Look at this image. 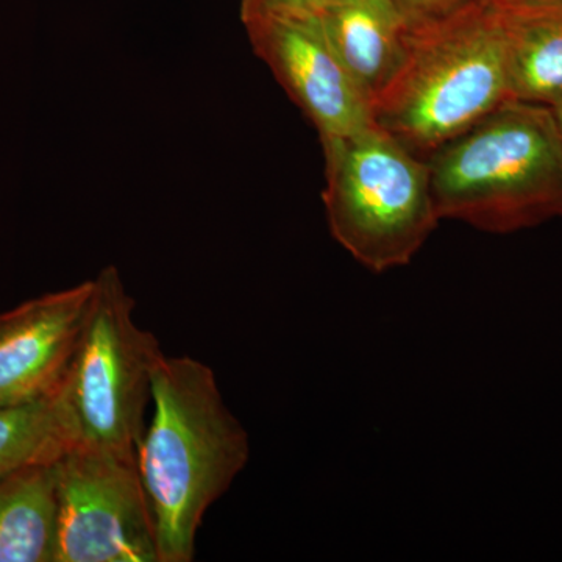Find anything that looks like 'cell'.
<instances>
[{"label": "cell", "mask_w": 562, "mask_h": 562, "mask_svg": "<svg viewBox=\"0 0 562 562\" xmlns=\"http://www.w3.org/2000/svg\"><path fill=\"white\" fill-rule=\"evenodd\" d=\"M57 546L55 461L0 479V562H55Z\"/></svg>", "instance_id": "obj_11"}, {"label": "cell", "mask_w": 562, "mask_h": 562, "mask_svg": "<svg viewBox=\"0 0 562 562\" xmlns=\"http://www.w3.org/2000/svg\"><path fill=\"white\" fill-rule=\"evenodd\" d=\"M514 101H562V2L494 0Z\"/></svg>", "instance_id": "obj_10"}, {"label": "cell", "mask_w": 562, "mask_h": 562, "mask_svg": "<svg viewBox=\"0 0 562 562\" xmlns=\"http://www.w3.org/2000/svg\"><path fill=\"white\" fill-rule=\"evenodd\" d=\"M244 25L255 54L312 121L321 140L372 127L371 101L333 52L316 16L271 18Z\"/></svg>", "instance_id": "obj_7"}, {"label": "cell", "mask_w": 562, "mask_h": 562, "mask_svg": "<svg viewBox=\"0 0 562 562\" xmlns=\"http://www.w3.org/2000/svg\"><path fill=\"white\" fill-rule=\"evenodd\" d=\"M314 16L372 103L405 57L406 24L397 7L392 0H331Z\"/></svg>", "instance_id": "obj_9"}, {"label": "cell", "mask_w": 562, "mask_h": 562, "mask_svg": "<svg viewBox=\"0 0 562 562\" xmlns=\"http://www.w3.org/2000/svg\"><path fill=\"white\" fill-rule=\"evenodd\" d=\"M427 161L439 220L514 233L562 217V132L550 106L506 102Z\"/></svg>", "instance_id": "obj_3"}, {"label": "cell", "mask_w": 562, "mask_h": 562, "mask_svg": "<svg viewBox=\"0 0 562 562\" xmlns=\"http://www.w3.org/2000/svg\"><path fill=\"white\" fill-rule=\"evenodd\" d=\"M55 562H160L136 460L72 446L55 461Z\"/></svg>", "instance_id": "obj_6"}, {"label": "cell", "mask_w": 562, "mask_h": 562, "mask_svg": "<svg viewBox=\"0 0 562 562\" xmlns=\"http://www.w3.org/2000/svg\"><path fill=\"white\" fill-rule=\"evenodd\" d=\"M321 143L333 238L373 272L408 265L441 221L428 161L375 124Z\"/></svg>", "instance_id": "obj_4"}, {"label": "cell", "mask_w": 562, "mask_h": 562, "mask_svg": "<svg viewBox=\"0 0 562 562\" xmlns=\"http://www.w3.org/2000/svg\"><path fill=\"white\" fill-rule=\"evenodd\" d=\"M509 101L495 2L469 0L406 27L405 57L371 109L376 127L428 160Z\"/></svg>", "instance_id": "obj_2"}, {"label": "cell", "mask_w": 562, "mask_h": 562, "mask_svg": "<svg viewBox=\"0 0 562 562\" xmlns=\"http://www.w3.org/2000/svg\"><path fill=\"white\" fill-rule=\"evenodd\" d=\"M76 443L63 386L38 401L0 408V479L27 465L57 461Z\"/></svg>", "instance_id": "obj_12"}, {"label": "cell", "mask_w": 562, "mask_h": 562, "mask_svg": "<svg viewBox=\"0 0 562 562\" xmlns=\"http://www.w3.org/2000/svg\"><path fill=\"white\" fill-rule=\"evenodd\" d=\"M136 468L157 527L160 562H191L203 517L250 458L249 435L205 362L162 353Z\"/></svg>", "instance_id": "obj_1"}, {"label": "cell", "mask_w": 562, "mask_h": 562, "mask_svg": "<svg viewBox=\"0 0 562 562\" xmlns=\"http://www.w3.org/2000/svg\"><path fill=\"white\" fill-rule=\"evenodd\" d=\"M94 279L0 313V408L60 390L83 330Z\"/></svg>", "instance_id": "obj_8"}, {"label": "cell", "mask_w": 562, "mask_h": 562, "mask_svg": "<svg viewBox=\"0 0 562 562\" xmlns=\"http://www.w3.org/2000/svg\"><path fill=\"white\" fill-rule=\"evenodd\" d=\"M331 0H241V20H271V18H303L319 13Z\"/></svg>", "instance_id": "obj_13"}, {"label": "cell", "mask_w": 562, "mask_h": 562, "mask_svg": "<svg viewBox=\"0 0 562 562\" xmlns=\"http://www.w3.org/2000/svg\"><path fill=\"white\" fill-rule=\"evenodd\" d=\"M135 301L114 266L94 279V294L63 380L76 446L136 460L160 342L135 319Z\"/></svg>", "instance_id": "obj_5"}, {"label": "cell", "mask_w": 562, "mask_h": 562, "mask_svg": "<svg viewBox=\"0 0 562 562\" xmlns=\"http://www.w3.org/2000/svg\"><path fill=\"white\" fill-rule=\"evenodd\" d=\"M392 2L402 14L406 27H412V25L446 16L469 0H392Z\"/></svg>", "instance_id": "obj_14"}, {"label": "cell", "mask_w": 562, "mask_h": 562, "mask_svg": "<svg viewBox=\"0 0 562 562\" xmlns=\"http://www.w3.org/2000/svg\"><path fill=\"white\" fill-rule=\"evenodd\" d=\"M557 2H562V0H557Z\"/></svg>", "instance_id": "obj_16"}, {"label": "cell", "mask_w": 562, "mask_h": 562, "mask_svg": "<svg viewBox=\"0 0 562 562\" xmlns=\"http://www.w3.org/2000/svg\"><path fill=\"white\" fill-rule=\"evenodd\" d=\"M554 117H557L558 125H560L562 132V101L558 102L557 105L552 106Z\"/></svg>", "instance_id": "obj_15"}]
</instances>
